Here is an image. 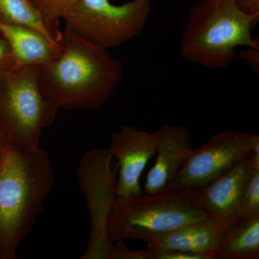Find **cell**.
Here are the masks:
<instances>
[{"label":"cell","instance_id":"obj_1","mask_svg":"<svg viewBox=\"0 0 259 259\" xmlns=\"http://www.w3.org/2000/svg\"><path fill=\"white\" fill-rule=\"evenodd\" d=\"M123 76L120 61L107 49L94 45L68 30L62 32L61 50L39 69L44 96L59 109L94 110L101 106Z\"/></svg>","mask_w":259,"mask_h":259},{"label":"cell","instance_id":"obj_2","mask_svg":"<svg viewBox=\"0 0 259 259\" xmlns=\"http://www.w3.org/2000/svg\"><path fill=\"white\" fill-rule=\"evenodd\" d=\"M54 184L49 154L7 144L0 161V259H15Z\"/></svg>","mask_w":259,"mask_h":259},{"label":"cell","instance_id":"obj_3","mask_svg":"<svg viewBox=\"0 0 259 259\" xmlns=\"http://www.w3.org/2000/svg\"><path fill=\"white\" fill-rule=\"evenodd\" d=\"M258 20L259 15L243 10L240 0H198L182 33L181 56L208 69L228 67L237 48H259L251 33Z\"/></svg>","mask_w":259,"mask_h":259},{"label":"cell","instance_id":"obj_4","mask_svg":"<svg viewBox=\"0 0 259 259\" xmlns=\"http://www.w3.org/2000/svg\"><path fill=\"white\" fill-rule=\"evenodd\" d=\"M194 191L116 196L109 211L107 234L111 243L141 240L148 243L208 214L194 201Z\"/></svg>","mask_w":259,"mask_h":259},{"label":"cell","instance_id":"obj_5","mask_svg":"<svg viewBox=\"0 0 259 259\" xmlns=\"http://www.w3.org/2000/svg\"><path fill=\"white\" fill-rule=\"evenodd\" d=\"M39 69L0 73V126L8 144L22 149L39 147L42 131L54 123L59 110L42 93Z\"/></svg>","mask_w":259,"mask_h":259},{"label":"cell","instance_id":"obj_6","mask_svg":"<svg viewBox=\"0 0 259 259\" xmlns=\"http://www.w3.org/2000/svg\"><path fill=\"white\" fill-rule=\"evenodd\" d=\"M150 10L151 0H133L119 5L110 0H74L61 19L65 30L108 49L139 35Z\"/></svg>","mask_w":259,"mask_h":259},{"label":"cell","instance_id":"obj_7","mask_svg":"<svg viewBox=\"0 0 259 259\" xmlns=\"http://www.w3.org/2000/svg\"><path fill=\"white\" fill-rule=\"evenodd\" d=\"M110 149L93 148L83 156L78 169L90 218V239L81 259H108L112 243L107 234L109 211L116 197L117 166L111 168Z\"/></svg>","mask_w":259,"mask_h":259},{"label":"cell","instance_id":"obj_8","mask_svg":"<svg viewBox=\"0 0 259 259\" xmlns=\"http://www.w3.org/2000/svg\"><path fill=\"white\" fill-rule=\"evenodd\" d=\"M259 144L258 135L223 131L193 150L166 190L195 191L209 185L238 164Z\"/></svg>","mask_w":259,"mask_h":259},{"label":"cell","instance_id":"obj_9","mask_svg":"<svg viewBox=\"0 0 259 259\" xmlns=\"http://www.w3.org/2000/svg\"><path fill=\"white\" fill-rule=\"evenodd\" d=\"M259 167V144L244 159L203 188L194 191L196 204L228 228L236 221L245 187L255 168Z\"/></svg>","mask_w":259,"mask_h":259},{"label":"cell","instance_id":"obj_10","mask_svg":"<svg viewBox=\"0 0 259 259\" xmlns=\"http://www.w3.org/2000/svg\"><path fill=\"white\" fill-rule=\"evenodd\" d=\"M157 143V131L149 133L124 125L112 134L109 149L117 160L119 171L116 196L144 194L140 179L148 161L156 154Z\"/></svg>","mask_w":259,"mask_h":259},{"label":"cell","instance_id":"obj_11","mask_svg":"<svg viewBox=\"0 0 259 259\" xmlns=\"http://www.w3.org/2000/svg\"><path fill=\"white\" fill-rule=\"evenodd\" d=\"M157 134L156 160L144 187L146 194L166 190L193 151L192 137L185 126L164 125L157 130Z\"/></svg>","mask_w":259,"mask_h":259},{"label":"cell","instance_id":"obj_12","mask_svg":"<svg viewBox=\"0 0 259 259\" xmlns=\"http://www.w3.org/2000/svg\"><path fill=\"white\" fill-rule=\"evenodd\" d=\"M226 227L217 218L208 215L189 223L148 242V249L170 250L215 259Z\"/></svg>","mask_w":259,"mask_h":259},{"label":"cell","instance_id":"obj_13","mask_svg":"<svg viewBox=\"0 0 259 259\" xmlns=\"http://www.w3.org/2000/svg\"><path fill=\"white\" fill-rule=\"evenodd\" d=\"M0 33L9 47L13 69L42 67L58 55L52 44L32 29L0 21Z\"/></svg>","mask_w":259,"mask_h":259},{"label":"cell","instance_id":"obj_14","mask_svg":"<svg viewBox=\"0 0 259 259\" xmlns=\"http://www.w3.org/2000/svg\"><path fill=\"white\" fill-rule=\"evenodd\" d=\"M215 258L258 259L259 215L226 228Z\"/></svg>","mask_w":259,"mask_h":259},{"label":"cell","instance_id":"obj_15","mask_svg":"<svg viewBox=\"0 0 259 259\" xmlns=\"http://www.w3.org/2000/svg\"><path fill=\"white\" fill-rule=\"evenodd\" d=\"M0 21L35 30L52 44L59 54L62 32L51 28L29 0H0Z\"/></svg>","mask_w":259,"mask_h":259},{"label":"cell","instance_id":"obj_16","mask_svg":"<svg viewBox=\"0 0 259 259\" xmlns=\"http://www.w3.org/2000/svg\"><path fill=\"white\" fill-rule=\"evenodd\" d=\"M257 215H259V167L255 168L250 175L233 223Z\"/></svg>","mask_w":259,"mask_h":259},{"label":"cell","instance_id":"obj_17","mask_svg":"<svg viewBox=\"0 0 259 259\" xmlns=\"http://www.w3.org/2000/svg\"><path fill=\"white\" fill-rule=\"evenodd\" d=\"M45 19L49 25L57 30L59 22L74 0H29Z\"/></svg>","mask_w":259,"mask_h":259},{"label":"cell","instance_id":"obj_18","mask_svg":"<svg viewBox=\"0 0 259 259\" xmlns=\"http://www.w3.org/2000/svg\"><path fill=\"white\" fill-rule=\"evenodd\" d=\"M108 259H148V255L147 250H131L124 240H118L112 243Z\"/></svg>","mask_w":259,"mask_h":259},{"label":"cell","instance_id":"obj_19","mask_svg":"<svg viewBox=\"0 0 259 259\" xmlns=\"http://www.w3.org/2000/svg\"><path fill=\"white\" fill-rule=\"evenodd\" d=\"M240 56L247 61L252 71L258 74L259 48L247 47L241 51Z\"/></svg>","mask_w":259,"mask_h":259},{"label":"cell","instance_id":"obj_20","mask_svg":"<svg viewBox=\"0 0 259 259\" xmlns=\"http://www.w3.org/2000/svg\"><path fill=\"white\" fill-rule=\"evenodd\" d=\"M0 66L5 69H13V61L9 47L5 40H0Z\"/></svg>","mask_w":259,"mask_h":259},{"label":"cell","instance_id":"obj_21","mask_svg":"<svg viewBox=\"0 0 259 259\" xmlns=\"http://www.w3.org/2000/svg\"><path fill=\"white\" fill-rule=\"evenodd\" d=\"M240 5L247 13L259 15V0H240Z\"/></svg>","mask_w":259,"mask_h":259},{"label":"cell","instance_id":"obj_22","mask_svg":"<svg viewBox=\"0 0 259 259\" xmlns=\"http://www.w3.org/2000/svg\"><path fill=\"white\" fill-rule=\"evenodd\" d=\"M7 144H8V142H7L3 130H2L1 126H0V161H1L2 158H3V153H4L5 148Z\"/></svg>","mask_w":259,"mask_h":259}]
</instances>
